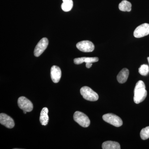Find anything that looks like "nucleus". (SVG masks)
I'll return each mask as SVG.
<instances>
[{
    "mask_svg": "<svg viewBox=\"0 0 149 149\" xmlns=\"http://www.w3.org/2000/svg\"><path fill=\"white\" fill-rule=\"evenodd\" d=\"M49 41L47 38L45 37L40 40L35 47L34 51V55L36 57L40 56L47 47Z\"/></svg>",
    "mask_w": 149,
    "mask_h": 149,
    "instance_id": "6e6552de",
    "label": "nucleus"
},
{
    "mask_svg": "<svg viewBox=\"0 0 149 149\" xmlns=\"http://www.w3.org/2000/svg\"><path fill=\"white\" fill-rule=\"evenodd\" d=\"M63 3L61 5V8L65 12L70 11L73 7V1L72 0H63Z\"/></svg>",
    "mask_w": 149,
    "mask_h": 149,
    "instance_id": "dca6fc26",
    "label": "nucleus"
},
{
    "mask_svg": "<svg viewBox=\"0 0 149 149\" xmlns=\"http://www.w3.org/2000/svg\"><path fill=\"white\" fill-rule=\"evenodd\" d=\"M102 148L103 149H120V146L118 142L107 141L103 143Z\"/></svg>",
    "mask_w": 149,
    "mask_h": 149,
    "instance_id": "4468645a",
    "label": "nucleus"
},
{
    "mask_svg": "<svg viewBox=\"0 0 149 149\" xmlns=\"http://www.w3.org/2000/svg\"><path fill=\"white\" fill-rule=\"evenodd\" d=\"M147 96V91L146 89L145 83L142 80L137 82L134 89V102L139 104L143 101Z\"/></svg>",
    "mask_w": 149,
    "mask_h": 149,
    "instance_id": "f257e3e1",
    "label": "nucleus"
},
{
    "mask_svg": "<svg viewBox=\"0 0 149 149\" xmlns=\"http://www.w3.org/2000/svg\"><path fill=\"white\" fill-rule=\"evenodd\" d=\"M148 61L149 64V57H148Z\"/></svg>",
    "mask_w": 149,
    "mask_h": 149,
    "instance_id": "412c9836",
    "label": "nucleus"
},
{
    "mask_svg": "<svg viewBox=\"0 0 149 149\" xmlns=\"http://www.w3.org/2000/svg\"><path fill=\"white\" fill-rule=\"evenodd\" d=\"M18 105L20 109L24 111L29 112L32 111L33 109V105L32 102L24 97H20L19 98L17 101Z\"/></svg>",
    "mask_w": 149,
    "mask_h": 149,
    "instance_id": "423d86ee",
    "label": "nucleus"
},
{
    "mask_svg": "<svg viewBox=\"0 0 149 149\" xmlns=\"http://www.w3.org/2000/svg\"><path fill=\"white\" fill-rule=\"evenodd\" d=\"M49 110L47 108L44 107L40 113V120L42 125H47L49 122V118L48 116Z\"/></svg>",
    "mask_w": 149,
    "mask_h": 149,
    "instance_id": "ddd939ff",
    "label": "nucleus"
},
{
    "mask_svg": "<svg viewBox=\"0 0 149 149\" xmlns=\"http://www.w3.org/2000/svg\"><path fill=\"white\" fill-rule=\"evenodd\" d=\"M27 112H26V111H23V113H25V114H26V113H27Z\"/></svg>",
    "mask_w": 149,
    "mask_h": 149,
    "instance_id": "aec40b11",
    "label": "nucleus"
},
{
    "mask_svg": "<svg viewBox=\"0 0 149 149\" xmlns=\"http://www.w3.org/2000/svg\"><path fill=\"white\" fill-rule=\"evenodd\" d=\"M149 35V24L143 23L136 27L133 32L134 37L141 38Z\"/></svg>",
    "mask_w": 149,
    "mask_h": 149,
    "instance_id": "39448f33",
    "label": "nucleus"
},
{
    "mask_svg": "<svg viewBox=\"0 0 149 149\" xmlns=\"http://www.w3.org/2000/svg\"><path fill=\"white\" fill-rule=\"evenodd\" d=\"M132 4L130 2L123 0L119 3L118 6L119 10L123 12H130L131 10Z\"/></svg>",
    "mask_w": 149,
    "mask_h": 149,
    "instance_id": "2eb2a0df",
    "label": "nucleus"
},
{
    "mask_svg": "<svg viewBox=\"0 0 149 149\" xmlns=\"http://www.w3.org/2000/svg\"><path fill=\"white\" fill-rule=\"evenodd\" d=\"M103 119L105 122L116 127H119L123 125V121L119 116L113 113H107L102 116Z\"/></svg>",
    "mask_w": 149,
    "mask_h": 149,
    "instance_id": "20e7f679",
    "label": "nucleus"
},
{
    "mask_svg": "<svg viewBox=\"0 0 149 149\" xmlns=\"http://www.w3.org/2000/svg\"><path fill=\"white\" fill-rule=\"evenodd\" d=\"M139 73L143 76H146L148 74L149 72V67L148 65L146 64L141 65L139 68Z\"/></svg>",
    "mask_w": 149,
    "mask_h": 149,
    "instance_id": "a211bd4d",
    "label": "nucleus"
},
{
    "mask_svg": "<svg viewBox=\"0 0 149 149\" xmlns=\"http://www.w3.org/2000/svg\"><path fill=\"white\" fill-rule=\"evenodd\" d=\"M129 71L127 68H123L120 70L117 76V80L118 83L123 84L125 83L129 76Z\"/></svg>",
    "mask_w": 149,
    "mask_h": 149,
    "instance_id": "9b49d317",
    "label": "nucleus"
},
{
    "mask_svg": "<svg viewBox=\"0 0 149 149\" xmlns=\"http://www.w3.org/2000/svg\"><path fill=\"white\" fill-rule=\"evenodd\" d=\"M73 118L75 122L84 128L88 127L91 124V121L88 116L81 112H75L73 115Z\"/></svg>",
    "mask_w": 149,
    "mask_h": 149,
    "instance_id": "7ed1b4c3",
    "label": "nucleus"
},
{
    "mask_svg": "<svg viewBox=\"0 0 149 149\" xmlns=\"http://www.w3.org/2000/svg\"><path fill=\"white\" fill-rule=\"evenodd\" d=\"M76 47L78 49L83 52H91L95 49L93 43L88 40H84L77 43Z\"/></svg>",
    "mask_w": 149,
    "mask_h": 149,
    "instance_id": "0eeeda50",
    "label": "nucleus"
},
{
    "mask_svg": "<svg viewBox=\"0 0 149 149\" xmlns=\"http://www.w3.org/2000/svg\"><path fill=\"white\" fill-rule=\"evenodd\" d=\"M80 94L83 98L90 101H96L99 99V95L91 88L87 86L82 87L80 89Z\"/></svg>",
    "mask_w": 149,
    "mask_h": 149,
    "instance_id": "f03ea898",
    "label": "nucleus"
},
{
    "mask_svg": "<svg viewBox=\"0 0 149 149\" xmlns=\"http://www.w3.org/2000/svg\"><path fill=\"white\" fill-rule=\"evenodd\" d=\"M51 76L54 83H58L61 77V71L60 68L56 65L52 67L51 70Z\"/></svg>",
    "mask_w": 149,
    "mask_h": 149,
    "instance_id": "9d476101",
    "label": "nucleus"
},
{
    "mask_svg": "<svg viewBox=\"0 0 149 149\" xmlns=\"http://www.w3.org/2000/svg\"><path fill=\"white\" fill-rule=\"evenodd\" d=\"M0 123L8 128H13L15 126L13 119L5 113H1L0 114Z\"/></svg>",
    "mask_w": 149,
    "mask_h": 149,
    "instance_id": "1a4fd4ad",
    "label": "nucleus"
},
{
    "mask_svg": "<svg viewBox=\"0 0 149 149\" xmlns=\"http://www.w3.org/2000/svg\"><path fill=\"white\" fill-rule=\"evenodd\" d=\"M98 61V58L96 57H83L74 58V62L75 64L79 65L82 64V63L84 62H85V63H93L97 62Z\"/></svg>",
    "mask_w": 149,
    "mask_h": 149,
    "instance_id": "f8f14e48",
    "label": "nucleus"
},
{
    "mask_svg": "<svg viewBox=\"0 0 149 149\" xmlns=\"http://www.w3.org/2000/svg\"><path fill=\"white\" fill-rule=\"evenodd\" d=\"M92 63H86V67L88 68H91V66H92Z\"/></svg>",
    "mask_w": 149,
    "mask_h": 149,
    "instance_id": "6ab92c4d",
    "label": "nucleus"
},
{
    "mask_svg": "<svg viewBox=\"0 0 149 149\" xmlns=\"http://www.w3.org/2000/svg\"><path fill=\"white\" fill-rule=\"evenodd\" d=\"M140 136L141 139L146 140L149 138V126L143 128L141 130Z\"/></svg>",
    "mask_w": 149,
    "mask_h": 149,
    "instance_id": "f3484780",
    "label": "nucleus"
}]
</instances>
